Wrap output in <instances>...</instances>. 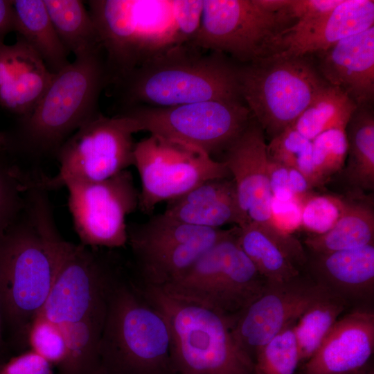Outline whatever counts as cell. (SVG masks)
<instances>
[{
  "label": "cell",
  "mask_w": 374,
  "mask_h": 374,
  "mask_svg": "<svg viewBox=\"0 0 374 374\" xmlns=\"http://www.w3.org/2000/svg\"><path fill=\"white\" fill-rule=\"evenodd\" d=\"M48 190L37 186L0 240V308L3 329L28 346L30 326L54 284L68 241L60 234Z\"/></svg>",
  "instance_id": "1"
},
{
  "label": "cell",
  "mask_w": 374,
  "mask_h": 374,
  "mask_svg": "<svg viewBox=\"0 0 374 374\" xmlns=\"http://www.w3.org/2000/svg\"><path fill=\"white\" fill-rule=\"evenodd\" d=\"M68 242L39 313L65 339L66 357L57 374H102L100 344L109 292L121 268L103 248Z\"/></svg>",
  "instance_id": "2"
},
{
  "label": "cell",
  "mask_w": 374,
  "mask_h": 374,
  "mask_svg": "<svg viewBox=\"0 0 374 374\" xmlns=\"http://www.w3.org/2000/svg\"><path fill=\"white\" fill-rule=\"evenodd\" d=\"M108 84L170 50L191 42L203 0H91Z\"/></svg>",
  "instance_id": "3"
},
{
  "label": "cell",
  "mask_w": 374,
  "mask_h": 374,
  "mask_svg": "<svg viewBox=\"0 0 374 374\" xmlns=\"http://www.w3.org/2000/svg\"><path fill=\"white\" fill-rule=\"evenodd\" d=\"M238 66L222 53L189 42L146 62L116 87L122 110L136 105L167 107L208 100L244 103Z\"/></svg>",
  "instance_id": "4"
},
{
  "label": "cell",
  "mask_w": 374,
  "mask_h": 374,
  "mask_svg": "<svg viewBox=\"0 0 374 374\" xmlns=\"http://www.w3.org/2000/svg\"><path fill=\"white\" fill-rule=\"evenodd\" d=\"M145 296L166 317L172 358L180 374H254L238 342L233 319L217 310L148 285Z\"/></svg>",
  "instance_id": "5"
},
{
  "label": "cell",
  "mask_w": 374,
  "mask_h": 374,
  "mask_svg": "<svg viewBox=\"0 0 374 374\" xmlns=\"http://www.w3.org/2000/svg\"><path fill=\"white\" fill-rule=\"evenodd\" d=\"M107 86L103 52L75 58L53 79L33 112L21 119L19 148L35 157L55 156L62 144L98 114Z\"/></svg>",
  "instance_id": "6"
},
{
  "label": "cell",
  "mask_w": 374,
  "mask_h": 374,
  "mask_svg": "<svg viewBox=\"0 0 374 374\" xmlns=\"http://www.w3.org/2000/svg\"><path fill=\"white\" fill-rule=\"evenodd\" d=\"M130 286L121 275L109 292L100 344L102 374H142L170 358L166 317Z\"/></svg>",
  "instance_id": "7"
},
{
  "label": "cell",
  "mask_w": 374,
  "mask_h": 374,
  "mask_svg": "<svg viewBox=\"0 0 374 374\" xmlns=\"http://www.w3.org/2000/svg\"><path fill=\"white\" fill-rule=\"evenodd\" d=\"M238 77L244 103L270 139L292 125L329 85L312 55H271L239 65Z\"/></svg>",
  "instance_id": "8"
},
{
  "label": "cell",
  "mask_w": 374,
  "mask_h": 374,
  "mask_svg": "<svg viewBox=\"0 0 374 374\" xmlns=\"http://www.w3.org/2000/svg\"><path fill=\"white\" fill-rule=\"evenodd\" d=\"M238 232V226L231 228L184 275L159 287L179 299L235 317L262 293L267 283L241 249Z\"/></svg>",
  "instance_id": "9"
},
{
  "label": "cell",
  "mask_w": 374,
  "mask_h": 374,
  "mask_svg": "<svg viewBox=\"0 0 374 374\" xmlns=\"http://www.w3.org/2000/svg\"><path fill=\"white\" fill-rule=\"evenodd\" d=\"M139 132V123L125 112L112 117L99 112L57 150L58 172L44 176V187L51 191L70 181H101L127 170L134 166L133 135Z\"/></svg>",
  "instance_id": "10"
},
{
  "label": "cell",
  "mask_w": 374,
  "mask_h": 374,
  "mask_svg": "<svg viewBox=\"0 0 374 374\" xmlns=\"http://www.w3.org/2000/svg\"><path fill=\"white\" fill-rule=\"evenodd\" d=\"M292 19L287 8L271 12L258 0H204L199 26L190 43L244 64L271 55Z\"/></svg>",
  "instance_id": "11"
},
{
  "label": "cell",
  "mask_w": 374,
  "mask_h": 374,
  "mask_svg": "<svg viewBox=\"0 0 374 374\" xmlns=\"http://www.w3.org/2000/svg\"><path fill=\"white\" fill-rule=\"evenodd\" d=\"M230 230L190 225L163 213L127 224V243L148 285L164 287L184 275Z\"/></svg>",
  "instance_id": "12"
},
{
  "label": "cell",
  "mask_w": 374,
  "mask_h": 374,
  "mask_svg": "<svg viewBox=\"0 0 374 374\" xmlns=\"http://www.w3.org/2000/svg\"><path fill=\"white\" fill-rule=\"evenodd\" d=\"M134 157L141 184L139 208L145 214L206 180L231 177L223 161L197 148L157 135L136 142Z\"/></svg>",
  "instance_id": "13"
},
{
  "label": "cell",
  "mask_w": 374,
  "mask_h": 374,
  "mask_svg": "<svg viewBox=\"0 0 374 374\" xmlns=\"http://www.w3.org/2000/svg\"><path fill=\"white\" fill-rule=\"evenodd\" d=\"M141 131L197 148L213 158L224 153L253 116L242 102L208 100L158 107L136 105L121 110Z\"/></svg>",
  "instance_id": "14"
},
{
  "label": "cell",
  "mask_w": 374,
  "mask_h": 374,
  "mask_svg": "<svg viewBox=\"0 0 374 374\" xmlns=\"http://www.w3.org/2000/svg\"><path fill=\"white\" fill-rule=\"evenodd\" d=\"M68 206L80 243L116 249L127 243V215L139 206L132 174L125 170L96 181H70Z\"/></svg>",
  "instance_id": "15"
},
{
  "label": "cell",
  "mask_w": 374,
  "mask_h": 374,
  "mask_svg": "<svg viewBox=\"0 0 374 374\" xmlns=\"http://www.w3.org/2000/svg\"><path fill=\"white\" fill-rule=\"evenodd\" d=\"M319 290L302 273L281 283H269L262 293L233 318L234 335L254 362L257 352L299 319Z\"/></svg>",
  "instance_id": "16"
},
{
  "label": "cell",
  "mask_w": 374,
  "mask_h": 374,
  "mask_svg": "<svg viewBox=\"0 0 374 374\" xmlns=\"http://www.w3.org/2000/svg\"><path fill=\"white\" fill-rule=\"evenodd\" d=\"M223 155L222 161L235 184L241 227L252 224L274 226L271 219L272 194L267 144L264 132L253 118Z\"/></svg>",
  "instance_id": "17"
},
{
  "label": "cell",
  "mask_w": 374,
  "mask_h": 374,
  "mask_svg": "<svg viewBox=\"0 0 374 374\" xmlns=\"http://www.w3.org/2000/svg\"><path fill=\"white\" fill-rule=\"evenodd\" d=\"M374 351V311L355 308L339 317L301 374H354L369 365Z\"/></svg>",
  "instance_id": "18"
},
{
  "label": "cell",
  "mask_w": 374,
  "mask_h": 374,
  "mask_svg": "<svg viewBox=\"0 0 374 374\" xmlns=\"http://www.w3.org/2000/svg\"><path fill=\"white\" fill-rule=\"evenodd\" d=\"M374 24L373 0H342L326 15L306 23L294 22L280 34L271 55L303 56L324 51Z\"/></svg>",
  "instance_id": "19"
},
{
  "label": "cell",
  "mask_w": 374,
  "mask_h": 374,
  "mask_svg": "<svg viewBox=\"0 0 374 374\" xmlns=\"http://www.w3.org/2000/svg\"><path fill=\"white\" fill-rule=\"evenodd\" d=\"M317 70L357 107L374 99V26L312 54Z\"/></svg>",
  "instance_id": "20"
},
{
  "label": "cell",
  "mask_w": 374,
  "mask_h": 374,
  "mask_svg": "<svg viewBox=\"0 0 374 374\" xmlns=\"http://www.w3.org/2000/svg\"><path fill=\"white\" fill-rule=\"evenodd\" d=\"M305 269L313 282L350 307H371L374 244L329 253L308 252Z\"/></svg>",
  "instance_id": "21"
},
{
  "label": "cell",
  "mask_w": 374,
  "mask_h": 374,
  "mask_svg": "<svg viewBox=\"0 0 374 374\" xmlns=\"http://www.w3.org/2000/svg\"><path fill=\"white\" fill-rule=\"evenodd\" d=\"M54 75L21 37L12 44L0 43V106L20 119L33 112Z\"/></svg>",
  "instance_id": "22"
},
{
  "label": "cell",
  "mask_w": 374,
  "mask_h": 374,
  "mask_svg": "<svg viewBox=\"0 0 374 374\" xmlns=\"http://www.w3.org/2000/svg\"><path fill=\"white\" fill-rule=\"evenodd\" d=\"M238 242L269 283L290 280L305 269L308 253L292 234L275 226L252 224L238 227Z\"/></svg>",
  "instance_id": "23"
},
{
  "label": "cell",
  "mask_w": 374,
  "mask_h": 374,
  "mask_svg": "<svg viewBox=\"0 0 374 374\" xmlns=\"http://www.w3.org/2000/svg\"><path fill=\"white\" fill-rule=\"evenodd\" d=\"M164 214L199 227L220 229L242 225L235 184L231 178L206 180L187 193L168 202Z\"/></svg>",
  "instance_id": "24"
},
{
  "label": "cell",
  "mask_w": 374,
  "mask_h": 374,
  "mask_svg": "<svg viewBox=\"0 0 374 374\" xmlns=\"http://www.w3.org/2000/svg\"><path fill=\"white\" fill-rule=\"evenodd\" d=\"M335 225L322 235H310L304 244L310 252L329 253L374 244V210L371 198L353 193Z\"/></svg>",
  "instance_id": "25"
},
{
  "label": "cell",
  "mask_w": 374,
  "mask_h": 374,
  "mask_svg": "<svg viewBox=\"0 0 374 374\" xmlns=\"http://www.w3.org/2000/svg\"><path fill=\"white\" fill-rule=\"evenodd\" d=\"M14 31L57 73L70 62L51 22L44 0H14Z\"/></svg>",
  "instance_id": "26"
},
{
  "label": "cell",
  "mask_w": 374,
  "mask_h": 374,
  "mask_svg": "<svg viewBox=\"0 0 374 374\" xmlns=\"http://www.w3.org/2000/svg\"><path fill=\"white\" fill-rule=\"evenodd\" d=\"M347 163L342 171L353 193L374 189V113L372 105L357 107L345 129Z\"/></svg>",
  "instance_id": "27"
},
{
  "label": "cell",
  "mask_w": 374,
  "mask_h": 374,
  "mask_svg": "<svg viewBox=\"0 0 374 374\" xmlns=\"http://www.w3.org/2000/svg\"><path fill=\"white\" fill-rule=\"evenodd\" d=\"M63 45L75 58L102 51L97 30L82 1L44 0Z\"/></svg>",
  "instance_id": "28"
},
{
  "label": "cell",
  "mask_w": 374,
  "mask_h": 374,
  "mask_svg": "<svg viewBox=\"0 0 374 374\" xmlns=\"http://www.w3.org/2000/svg\"><path fill=\"white\" fill-rule=\"evenodd\" d=\"M319 287L318 292L294 326L300 364L314 355L341 314L350 307L340 297Z\"/></svg>",
  "instance_id": "29"
},
{
  "label": "cell",
  "mask_w": 374,
  "mask_h": 374,
  "mask_svg": "<svg viewBox=\"0 0 374 374\" xmlns=\"http://www.w3.org/2000/svg\"><path fill=\"white\" fill-rule=\"evenodd\" d=\"M356 104L340 89L325 87L292 124L310 140L332 129H346Z\"/></svg>",
  "instance_id": "30"
},
{
  "label": "cell",
  "mask_w": 374,
  "mask_h": 374,
  "mask_svg": "<svg viewBox=\"0 0 374 374\" xmlns=\"http://www.w3.org/2000/svg\"><path fill=\"white\" fill-rule=\"evenodd\" d=\"M43 173L0 158V240L23 210L28 191L41 185Z\"/></svg>",
  "instance_id": "31"
},
{
  "label": "cell",
  "mask_w": 374,
  "mask_h": 374,
  "mask_svg": "<svg viewBox=\"0 0 374 374\" xmlns=\"http://www.w3.org/2000/svg\"><path fill=\"white\" fill-rule=\"evenodd\" d=\"M267 154L270 160L299 170L315 188L320 187L312 163V140L291 125L270 139L267 144Z\"/></svg>",
  "instance_id": "32"
},
{
  "label": "cell",
  "mask_w": 374,
  "mask_h": 374,
  "mask_svg": "<svg viewBox=\"0 0 374 374\" xmlns=\"http://www.w3.org/2000/svg\"><path fill=\"white\" fill-rule=\"evenodd\" d=\"M292 324L265 344L254 359V374H294L300 365L296 339Z\"/></svg>",
  "instance_id": "33"
},
{
  "label": "cell",
  "mask_w": 374,
  "mask_h": 374,
  "mask_svg": "<svg viewBox=\"0 0 374 374\" xmlns=\"http://www.w3.org/2000/svg\"><path fill=\"white\" fill-rule=\"evenodd\" d=\"M312 163L319 186L341 171L348 153L345 130H327L312 140Z\"/></svg>",
  "instance_id": "34"
},
{
  "label": "cell",
  "mask_w": 374,
  "mask_h": 374,
  "mask_svg": "<svg viewBox=\"0 0 374 374\" xmlns=\"http://www.w3.org/2000/svg\"><path fill=\"white\" fill-rule=\"evenodd\" d=\"M347 199L332 194H308L301 200V227L310 235L326 233L342 215Z\"/></svg>",
  "instance_id": "35"
},
{
  "label": "cell",
  "mask_w": 374,
  "mask_h": 374,
  "mask_svg": "<svg viewBox=\"0 0 374 374\" xmlns=\"http://www.w3.org/2000/svg\"><path fill=\"white\" fill-rule=\"evenodd\" d=\"M28 346L57 368L66 357L64 335L59 328L39 313L33 321L28 332Z\"/></svg>",
  "instance_id": "36"
},
{
  "label": "cell",
  "mask_w": 374,
  "mask_h": 374,
  "mask_svg": "<svg viewBox=\"0 0 374 374\" xmlns=\"http://www.w3.org/2000/svg\"><path fill=\"white\" fill-rule=\"evenodd\" d=\"M268 175L272 197L277 199H302L315 188L311 181L299 170L269 159Z\"/></svg>",
  "instance_id": "37"
},
{
  "label": "cell",
  "mask_w": 374,
  "mask_h": 374,
  "mask_svg": "<svg viewBox=\"0 0 374 374\" xmlns=\"http://www.w3.org/2000/svg\"><path fill=\"white\" fill-rule=\"evenodd\" d=\"M301 200L297 198L280 200L272 197L271 219L274 226L289 234L301 227Z\"/></svg>",
  "instance_id": "38"
},
{
  "label": "cell",
  "mask_w": 374,
  "mask_h": 374,
  "mask_svg": "<svg viewBox=\"0 0 374 374\" xmlns=\"http://www.w3.org/2000/svg\"><path fill=\"white\" fill-rule=\"evenodd\" d=\"M53 367L43 357L29 350L0 366V374H54Z\"/></svg>",
  "instance_id": "39"
},
{
  "label": "cell",
  "mask_w": 374,
  "mask_h": 374,
  "mask_svg": "<svg viewBox=\"0 0 374 374\" xmlns=\"http://www.w3.org/2000/svg\"><path fill=\"white\" fill-rule=\"evenodd\" d=\"M342 0H288L287 6L295 22L306 23L317 19L335 8Z\"/></svg>",
  "instance_id": "40"
},
{
  "label": "cell",
  "mask_w": 374,
  "mask_h": 374,
  "mask_svg": "<svg viewBox=\"0 0 374 374\" xmlns=\"http://www.w3.org/2000/svg\"><path fill=\"white\" fill-rule=\"evenodd\" d=\"M14 31L13 1L0 0V43L6 35Z\"/></svg>",
  "instance_id": "41"
},
{
  "label": "cell",
  "mask_w": 374,
  "mask_h": 374,
  "mask_svg": "<svg viewBox=\"0 0 374 374\" xmlns=\"http://www.w3.org/2000/svg\"><path fill=\"white\" fill-rule=\"evenodd\" d=\"M3 320H2V316H1V308H0V350L2 348L3 344Z\"/></svg>",
  "instance_id": "42"
},
{
  "label": "cell",
  "mask_w": 374,
  "mask_h": 374,
  "mask_svg": "<svg viewBox=\"0 0 374 374\" xmlns=\"http://www.w3.org/2000/svg\"><path fill=\"white\" fill-rule=\"evenodd\" d=\"M354 374H374V371L373 367L369 364L364 369Z\"/></svg>",
  "instance_id": "43"
},
{
  "label": "cell",
  "mask_w": 374,
  "mask_h": 374,
  "mask_svg": "<svg viewBox=\"0 0 374 374\" xmlns=\"http://www.w3.org/2000/svg\"><path fill=\"white\" fill-rule=\"evenodd\" d=\"M6 143V136L0 132V152Z\"/></svg>",
  "instance_id": "44"
}]
</instances>
